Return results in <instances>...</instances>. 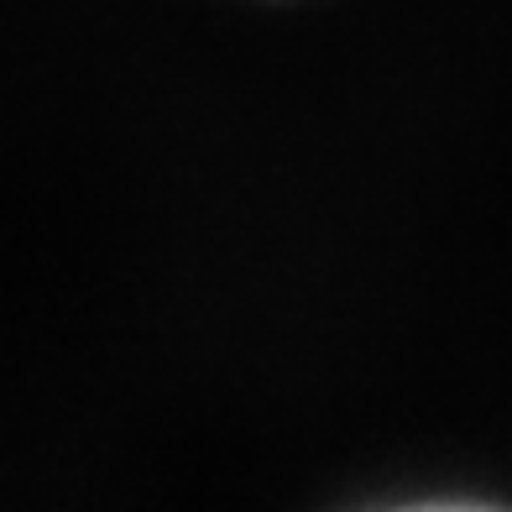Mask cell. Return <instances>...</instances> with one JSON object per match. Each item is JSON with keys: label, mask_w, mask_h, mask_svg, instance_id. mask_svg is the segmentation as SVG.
<instances>
[]
</instances>
